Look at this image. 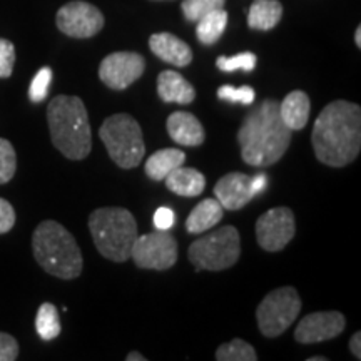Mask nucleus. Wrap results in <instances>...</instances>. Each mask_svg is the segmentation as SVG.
Wrapping results in <instances>:
<instances>
[{"instance_id": "obj_28", "label": "nucleus", "mask_w": 361, "mask_h": 361, "mask_svg": "<svg viewBox=\"0 0 361 361\" xmlns=\"http://www.w3.org/2000/svg\"><path fill=\"white\" fill-rule=\"evenodd\" d=\"M17 171L16 149L7 139L0 137V184H7L12 180Z\"/></svg>"}, {"instance_id": "obj_31", "label": "nucleus", "mask_w": 361, "mask_h": 361, "mask_svg": "<svg viewBox=\"0 0 361 361\" xmlns=\"http://www.w3.org/2000/svg\"><path fill=\"white\" fill-rule=\"evenodd\" d=\"M16 66V47L11 40L0 39V79H8Z\"/></svg>"}, {"instance_id": "obj_2", "label": "nucleus", "mask_w": 361, "mask_h": 361, "mask_svg": "<svg viewBox=\"0 0 361 361\" xmlns=\"http://www.w3.org/2000/svg\"><path fill=\"white\" fill-rule=\"evenodd\" d=\"M291 133L279 114V101L264 99L247 112L238 130L243 161L252 168L276 164L290 147Z\"/></svg>"}, {"instance_id": "obj_10", "label": "nucleus", "mask_w": 361, "mask_h": 361, "mask_svg": "<svg viewBox=\"0 0 361 361\" xmlns=\"http://www.w3.org/2000/svg\"><path fill=\"white\" fill-rule=\"evenodd\" d=\"M296 234V219L290 207H273L256 221V241L268 252L283 251Z\"/></svg>"}, {"instance_id": "obj_30", "label": "nucleus", "mask_w": 361, "mask_h": 361, "mask_svg": "<svg viewBox=\"0 0 361 361\" xmlns=\"http://www.w3.org/2000/svg\"><path fill=\"white\" fill-rule=\"evenodd\" d=\"M52 80V71L51 67H42L35 78L32 79L29 87V97L32 102H42L49 94V87H51Z\"/></svg>"}, {"instance_id": "obj_39", "label": "nucleus", "mask_w": 361, "mask_h": 361, "mask_svg": "<svg viewBox=\"0 0 361 361\" xmlns=\"http://www.w3.org/2000/svg\"><path fill=\"white\" fill-rule=\"evenodd\" d=\"M308 361H328L326 356H311Z\"/></svg>"}, {"instance_id": "obj_11", "label": "nucleus", "mask_w": 361, "mask_h": 361, "mask_svg": "<svg viewBox=\"0 0 361 361\" xmlns=\"http://www.w3.org/2000/svg\"><path fill=\"white\" fill-rule=\"evenodd\" d=\"M56 24L57 29L69 37L89 39L102 30L104 16L92 4L74 0L59 8Z\"/></svg>"}, {"instance_id": "obj_25", "label": "nucleus", "mask_w": 361, "mask_h": 361, "mask_svg": "<svg viewBox=\"0 0 361 361\" xmlns=\"http://www.w3.org/2000/svg\"><path fill=\"white\" fill-rule=\"evenodd\" d=\"M216 360L218 361H256L258 353L250 343L234 338V340L224 343L216 350Z\"/></svg>"}, {"instance_id": "obj_7", "label": "nucleus", "mask_w": 361, "mask_h": 361, "mask_svg": "<svg viewBox=\"0 0 361 361\" xmlns=\"http://www.w3.org/2000/svg\"><path fill=\"white\" fill-rule=\"evenodd\" d=\"M196 271H223L238 263L241 256V238L234 226H223L196 239L188 251Z\"/></svg>"}, {"instance_id": "obj_16", "label": "nucleus", "mask_w": 361, "mask_h": 361, "mask_svg": "<svg viewBox=\"0 0 361 361\" xmlns=\"http://www.w3.org/2000/svg\"><path fill=\"white\" fill-rule=\"evenodd\" d=\"M149 47H151L156 57L176 67H186L192 61L191 47L184 40L176 37L174 34H152L151 39H149Z\"/></svg>"}, {"instance_id": "obj_29", "label": "nucleus", "mask_w": 361, "mask_h": 361, "mask_svg": "<svg viewBox=\"0 0 361 361\" xmlns=\"http://www.w3.org/2000/svg\"><path fill=\"white\" fill-rule=\"evenodd\" d=\"M218 97L221 101L239 102L243 106H250L256 99V92L251 85H241V87H233V85H221L218 89Z\"/></svg>"}, {"instance_id": "obj_12", "label": "nucleus", "mask_w": 361, "mask_h": 361, "mask_svg": "<svg viewBox=\"0 0 361 361\" xmlns=\"http://www.w3.org/2000/svg\"><path fill=\"white\" fill-rule=\"evenodd\" d=\"M146 61L137 52H114L104 57L99 66V79L109 89L124 90L141 79Z\"/></svg>"}, {"instance_id": "obj_4", "label": "nucleus", "mask_w": 361, "mask_h": 361, "mask_svg": "<svg viewBox=\"0 0 361 361\" xmlns=\"http://www.w3.org/2000/svg\"><path fill=\"white\" fill-rule=\"evenodd\" d=\"M34 258L47 274L61 279H75L84 268L78 241L61 223L45 219L32 236Z\"/></svg>"}, {"instance_id": "obj_24", "label": "nucleus", "mask_w": 361, "mask_h": 361, "mask_svg": "<svg viewBox=\"0 0 361 361\" xmlns=\"http://www.w3.org/2000/svg\"><path fill=\"white\" fill-rule=\"evenodd\" d=\"M35 329L37 335L44 341H52L61 335V319H59V311L52 303L40 305L35 316Z\"/></svg>"}, {"instance_id": "obj_20", "label": "nucleus", "mask_w": 361, "mask_h": 361, "mask_svg": "<svg viewBox=\"0 0 361 361\" xmlns=\"http://www.w3.org/2000/svg\"><path fill=\"white\" fill-rule=\"evenodd\" d=\"M224 207L219 204L216 197H209V200L201 201L186 219V231L189 234H202L207 229L214 228L216 224L223 219Z\"/></svg>"}, {"instance_id": "obj_37", "label": "nucleus", "mask_w": 361, "mask_h": 361, "mask_svg": "<svg viewBox=\"0 0 361 361\" xmlns=\"http://www.w3.org/2000/svg\"><path fill=\"white\" fill-rule=\"evenodd\" d=\"M126 361H146V358L141 353H137V351H133V353L126 356Z\"/></svg>"}, {"instance_id": "obj_18", "label": "nucleus", "mask_w": 361, "mask_h": 361, "mask_svg": "<svg viewBox=\"0 0 361 361\" xmlns=\"http://www.w3.org/2000/svg\"><path fill=\"white\" fill-rule=\"evenodd\" d=\"M311 101L303 90H293L279 102V114L283 123L291 130H301L310 121Z\"/></svg>"}, {"instance_id": "obj_26", "label": "nucleus", "mask_w": 361, "mask_h": 361, "mask_svg": "<svg viewBox=\"0 0 361 361\" xmlns=\"http://www.w3.org/2000/svg\"><path fill=\"white\" fill-rule=\"evenodd\" d=\"M224 2L226 0H184L180 11L189 22H197L207 13L223 8Z\"/></svg>"}, {"instance_id": "obj_14", "label": "nucleus", "mask_w": 361, "mask_h": 361, "mask_svg": "<svg viewBox=\"0 0 361 361\" xmlns=\"http://www.w3.org/2000/svg\"><path fill=\"white\" fill-rule=\"evenodd\" d=\"M214 196L224 209L239 211L255 197L252 178L243 173L226 174L216 183Z\"/></svg>"}, {"instance_id": "obj_1", "label": "nucleus", "mask_w": 361, "mask_h": 361, "mask_svg": "<svg viewBox=\"0 0 361 361\" xmlns=\"http://www.w3.org/2000/svg\"><path fill=\"white\" fill-rule=\"evenodd\" d=\"M311 144L316 159L329 168H345L361 151V107L343 101L329 102L316 117Z\"/></svg>"}, {"instance_id": "obj_40", "label": "nucleus", "mask_w": 361, "mask_h": 361, "mask_svg": "<svg viewBox=\"0 0 361 361\" xmlns=\"http://www.w3.org/2000/svg\"><path fill=\"white\" fill-rule=\"evenodd\" d=\"M156 2H162V0H156Z\"/></svg>"}, {"instance_id": "obj_3", "label": "nucleus", "mask_w": 361, "mask_h": 361, "mask_svg": "<svg viewBox=\"0 0 361 361\" xmlns=\"http://www.w3.org/2000/svg\"><path fill=\"white\" fill-rule=\"evenodd\" d=\"M47 124L54 147L71 161H82L92 151L89 114L78 96H57L47 106Z\"/></svg>"}, {"instance_id": "obj_6", "label": "nucleus", "mask_w": 361, "mask_h": 361, "mask_svg": "<svg viewBox=\"0 0 361 361\" xmlns=\"http://www.w3.org/2000/svg\"><path fill=\"white\" fill-rule=\"evenodd\" d=\"M99 137L107 149V154L121 169H134L141 164L146 146L142 130L133 116L112 114L99 129Z\"/></svg>"}, {"instance_id": "obj_35", "label": "nucleus", "mask_w": 361, "mask_h": 361, "mask_svg": "<svg viewBox=\"0 0 361 361\" xmlns=\"http://www.w3.org/2000/svg\"><path fill=\"white\" fill-rule=\"evenodd\" d=\"M350 351L356 360H361V333L356 331L350 340Z\"/></svg>"}, {"instance_id": "obj_8", "label": "nucleus", "mask_w": 361, "mask_h": 361, "mask_svg": "<svg viewBox=\"0 0 361 361\" xmlns=\"http://www.w3.org/2000/svg\"><path fill=\"white\" fill-rule=\"evenodd\" d=\"M303 303L293 286H283L268 293L256 310V322L261 335L266 338L281 336L301 313Z\"/></svg>"}, {"instance_id": "obj_23", "label": "nucleus", "mask_w": 361, "mask_h": 361, "mask_svg": "<svg viewBox=\"0 0 361 361\" xmlns=\"http://www.w3.org/2000/svg\"><path fill=\"white\" fill-rule=\"evenodd\" d=\"M226 25H228V12L224 8L207 13V16L197 20V40L204 45H214L221 39V35L224 34Z\"/></svg>"}, {"instance_id": "obj_36", "label": "nucleus", "mask_w": 361, "mask_h": 361, "mask_svg": "<svg viewBox=\"0 0 361 361\" xmlns=\"http://www.w3.org/2000/svg\"><path fill=\"white\" fill-rule=\"evenodd\" d=\"M266 183H268L266 174L255 176V178H252V194H255V196H258V194L263 192L266 188Z\"/></svg>"}, {"instance_id": "obj_9", "label": "nucleus", "mask_w": 361, "mask_h": 361, "mask_svg": "<svg viewBox=\"0 0 361 361\" xmlns=\"http://www.w3.org/2000/svg\"><path fill=\"white\" fill-rule=\"evenodd\" d=\"M130 259L141 269L168 271L178 261V241L168 231L141 234L134 241Z\"/></svg>"}, {"instance_id": "obj_38", "label": "nucleus", "mask_w": 361, "mask_h": 361, "mask_svg": "<svg viewBox=\"0 0 361 361\" xmlns=\"http://www.w3.org/2000/svg\"><path fill=\"white\" fill-rule=\"evenodd\" d=\"M355 44H356V47L361 49V27H360V25L356 27V32H355Z\"/></svg>"}, {"instance_id": "obj_27", "label": "nucleus", "mask_w": 361, "mask_h": 361, "mask_svg": "<svg viewBox=\"0 0 361 361\" xmlns=\"http://www.w3.org/2000/svg\"><path fill=\"white\" fill-rule=\"evenodd\" d=\"M256 64H258V57H256L252 52H241L233 57L221 56L218 57V61H216L218 69L223 72H234V71L251 72L256 69Z\"/></svg>"}, {"instance_id": "obj_32", "label": "nucleus", "mask_w": 361, "mask_h": 361, "mask_svg": "<svg viewBox=\"0 0 361 361\" xmlns=\"http://www.w3.org/2000/svg\"><path fill=\"white\" fill-rule=\"evenodd\" d=\"M19 358V343L8 333L0 331V361H16Z\"/></svg>"}, {"instance_id": "obj_19", "label": "nucleus", "mask_w": 361, "mask_h": 361, "mask_svg": "<svg viewBox=\"0 0 361 361\" xmlns=\"http://www.w3.org/2000/svg\"><path fill=\"white\" fill-rule=\"evenodd\" d=\"M166 188L171 192L184 197H196L202 194L206 188V178L201 171L194 168H176L166 176Z\"/></svg>"}, {"instance_id": "obj_5", "label": "nucleus", "mask_w": 361, "mask_h": 361, "mask_svg": "<svg viewBox=\"0 0 361 361\" xmlns=\"http://www.w3.org/2000/svg\"><path fill=\"white\" fill-rule=\"evenodd\" d=\"M89 229L97 251L106 259L124 263L130 259L134 241L137 239V223L124 207H99L89 216Z\"/></svg>"}, {"instance_id": "obj_22", "label": "nucleus", "mask_w": 361, "mask_h": 361, "mask_svg": "<svg viewBox=\"0 0 361 361\" xmlns=\"http://www.w3.org/2000/svg\"><path fill=\"white\" fill-rule=\"evenodd\" d=\"M186 161V154H184L180 149H161V151H156L154 154L146 161V176L154 183H159V180H164L166 176H168L171 171L179 168V166L184 164Z\"/></svg>"}, {"instance_id": "obj_34", "label": "nucleus", "mask_w": 361, "mask_h": 361, "mask_svg": "<svg viewBox=\"0 0 361 361\" xmlns=\"http://www.w3.org/2000/svg\"><path fill=\"white\" fill-rule=\"evenodd\" d=\"M176 214L171 207L162 206L154 213V218H152V223H154V228L159 229V231H169L174 226Z\"/></svg>"}, {"instance_id": "obj_33", "label": "nucleus", "mask_w": 361, "mask_h": 361, "mask_svg": "<svg viewBox=\"0 0 361 361\" xmlns=\"http://www.w3.org/2000/svg\"><path fill=\"white\" fill-rule=\"evenodd\" d=\"M13 224H16V211L11 202L0 197V234L11 231Z\"/></svg>"}, {"instance_id": "obj_17", "label": "nucleus", "mask_w": 361, "mask_h": 361, "mask_svg": "<svg viewBox=\"0 0 361 361\" xmlns=\"http://www.w3.org/2000/svg\"><path fill=\"white\" fill-rule=\"evenodd\" d=\"M157 96L166 104L176 102L188 106L196 99V90H194V85L188 82L179 72L164 71L157 78Z\"/></svg>"}, {"instance_id": "obj_13", "label": "nucleus", "mask_w": 361, "mask_h": 361, "mask_svg": "<svg viewBox=\"0 0 361 361\" xmlns=\"http://www.w3.org/2000/svg\"><path fill=\"white\" fill-rule=\"evenodd\" d=\"M346 319L340 311H316L306 314L295 329V340L301 345L323 343L345 331Z\"/></svg>"}, {"instance_id": "obj_21", "label": "nucleus", "mask_w": 361, "mask_h": 361, "mask_svg": "<svg viewBox=\"0 0 361 361\" xmlns=\"http://www.w3.org/2000/svg\"><path fill=\"white\" fill-rule=\"evenodd\" d=\"M283 17V4L279 0H255L247 11V25L252 30H271Z\"/></svg>"}, {"instance_id": "obj_15", "label": "nucleus", "mask_w": 361, "mask_h": 361, "mask_svg": "<svg viewBox=\"0 0 361 361\" xmlns=\"http://www.w3.org/2000/svg\"><path fill=\"white\" fill-rule=\"evenodd\" d=\"M169 137L179 146L197 147L206 141V133L202 124L191 112L176 111L166 121Z\"/></svg>"}]
</instances>
